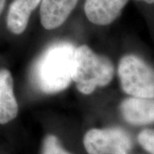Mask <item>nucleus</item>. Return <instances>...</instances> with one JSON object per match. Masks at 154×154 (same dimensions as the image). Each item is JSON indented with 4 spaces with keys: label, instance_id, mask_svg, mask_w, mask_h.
I'll list each match as a JSON object with an SVG mask.
<instances>
[{
    "label": "nucleus",
    "instance_id": "f257e3e1",
    "mask_svg": "<svg viewBox=\"0 0 154 154\" xmlns=\"http://www.w3.org/2000/svg\"><path fill=\"white\" fill-rule=\"evenodd\" d=\"M75 46L69 41H57L45 50L33 68L35 87L45 94H57L73 82V63Z\"/></svg>",
    "mask_w": 154,
    "mask_h": 154
},
{
    "label": "nucleus",
    "instance_id": "f03ea898",
    "mask_svg": "<svg viewBox=\"0 0 154 154\" xmlns=\"http://www.w3.org/2000/svg\"><path fill=\"white\" fill-rule=\"evenodd\" d=\"M115 71L110 57L95 52L87 45L75 47L72 80L80 94L90 95L98 88L107 87L113 81Z\"/></svg>",
    "mask_w": 154,
    "mask_h": 154
},
{
    "label": "nucleus",
    "instance_id": "7ed1b4c3",
    "mask_svg": "<svg viewBox=\"0 0 154 154\" xmlns=\"http://www.w3.org/2000/svg\"><path fill=\"white\" fill-rule=\"evenodd\" d=\"M122 92L130 97L154 98V68L134 54L122 56L117 65Z\"/></svg>",
    "mask_w": 154,
    "mask_h": 154
},
{
    "label": "nucleus",
    "instance_id": "20e7f679",
    "mask_svg": "<svg viewBox=\"0 0 154 154\" xmlns=\"http://www.w3.org/2000/svg\"><path fill=\"white\" fill-rule=\"evenodd\" d=\"M83 146L88 154H129L133 148L130 135L121 128H94L85 133Z\"/></svg>",
    "mask_w": 154,
    "mask_h": 154
},
{
    "label": "nucleus",
    "instance_id": "39448f33",
    "mask_svg": "<svg viewBox=\"0 0 154 154\" xmlns=\"http://www.w3.org/2000/svg\"><path fill=\"white\" fill-rule=\"evenodd\" d=\"M129 0H85L86 18L95 26L105 27L116 21Z\"/></svg>",
    "mask_w": 154,
    "mask_h": 154
},
{
    "label": "nucleus",
    "instance_id": "423d86ee",
    "mask_svg": "<svg viewBox=\"0 0 154 154\" xmlns=\"http://www.w3.org/2000/svg\"><path fill=\"white\" fill-rule=\"evenodd\" d=\"M80 0H41L39 21L45 30H54L63 25Z\"/></svg>",
    "mask_w": 154,
    "mask_h": 154
},
{
    "label": "nucleus",
    "instance_id": "0eeeda50",
    "mask_svg": "<svg viewBox=\"0 0 154 154\" xmlns=\"http://www.w3.org/2000/svg\"><path fill=\"white\" fill-rule=\"evenodd\" d=\"M124 121L134 126L154 123V98L130 97L124 99L119 106Z\"/></svg>",
    "mask_w": 154,
    "mask_h": 154
},
{
    "label": "nucleus",
    "instance_id": "6e6552de",
    "mask_svg": "<svg viewBox=\"0 0 154 154\" xmlns=\"http://www.w3.org/2000/svg\"><path fill=\"white\" fill-rule=\"evenodd\" d=\"M40 2L41 0H12L6 17L9 31L16 35L24 33L32 14L39 7Z\"/></svg>",
    "mask_w": 154,
    "mask_h": 154
},
{
    "label": "nucleus",
    "instance_id": "1a4fd4ad",
    "mask_svg": "<svg viewBox=\"0 0 154 154\" xmlns=\"http://www.w3.org/2000/svg\"><path fill=\"white\" fill-rule=\"evenodd\" d=\"M18 110L11 73L2 69H0V124L13 121L18 115Z\"/></svg>",
    "mask_w": 154,
    "mask_h": 154
},
{
    "label": "nucleus",
    "instance_id": "9d476101",
    "mask_svg": "<svg viewBox=\"0 0 154 154\" xmlns=\"http://www.w3.org/2000/svg\"><path fill=\"white\" fill-rule=\"evenodd\" d=\"M41 154H72L63 147L55 134H47L43 140Z\"/></svg>",
    "mask_w": 154,
    "mask_h": 154
},
{
    "label": "nucleus",
    "instance_id": "9b49d317",
    "mask_svg": "<svg viewBox=\"0 0 154 154\" xmlns=\"http://www.w3.org/2000/svg\"><path fill=\"white\" fill-rule=\"evenodd\" d=\"M138 143L150 154H154V129L145 128L139 133Z\"/></svg>",
    "mask_w": 154,
    "mask_h": 154
},
{
    "label": "nucleus",
    "instance_id": "f8f14e48",
    "mask_svg": "<svg viewBox=\"0 0 154 154\" xmlns=\"http://www.w3.org/2000/svg\"><path fill=\"white\" fill-rule=\"evenodd\" d=\"M6 5V0H0V16L3 13V11L5 10V7Z\"/></svg>",
    "mask_w": 154,
    "mask_h": 154
},
{
    "label": "nucleus",
    "instance_id": "ddd939ff",
    "mask_svg": "<svg viewBox=\"0 0 154 154\" xmlns=\"http://www.w3.org/2000/svg\"><path fill=\"white\" fill-rule=\"evenodd\" d=\"M137 1H140V2H144V3L148 4V5H153L154 4V0H137Z\"/></svg>",
    "mask_w": 154,
    "mask_h": 154
}]
</instances>
